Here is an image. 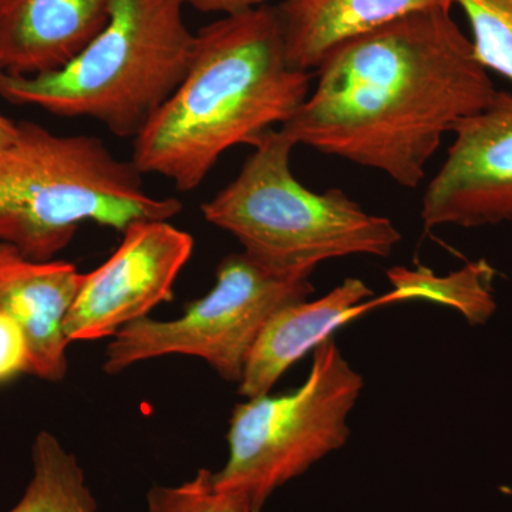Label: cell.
<instances>
[{
  "label": "cell",
  "instance_id": "15",
  "mask_svg": "<svg viewBox=\"0 0 512 512\" xmlns=\"http://www.w3.org/2000/svg\"><path fill=\"white\" fill-rule=\"evenodd\" d=\"M33 474L25 493L8 512H96L97 501L74 454L49 431L32 446Z\"/></svg>",
  "mask_w": 512,
  "mask_h": 512
},
{
  "label": "cell",
  "instance_id": "17",
  "mask_svg": "<svg viewBox=\"0 0 512 512\" xmlns=\"http://www.w3.org/2000/svg\"><path fill=\"white\" fill-rule=\"evenodd\" d=\"M144 512H252V507L247 495L218 488L214 471L200 468L183 484L151 488Z\"/></svg>",
  "mask_w": 512,
  "mask_h": 512
},
{
  "label": "cell",
  "instance_id": "3",
  "mask_svg": "<svg viewBox=\"0 0 512 512\" xmlns=\"http://www.w3.org/2000/svg\"><path fill=\"white\" fill-rule=\"evenodd\" d=\"M181 211L177 198L151 195L133 161L111 153L99 137L20 121L18 137L0 150V242L30 259L52 261L84 222L123 232Z\"/></svg>",
  "mask_w": 512,
  "mask_h": 512
},
{
  "label": "cell",
  "instance_id": "7",
  "mask_svg": "<svg viewBox=\"0 0 512 512\" xmlns=\"http://www.w3.org/2000/svg\"><path fill=\"white\" fill-rule=\"evenodd\" d=\"M309 279L279 278L259 268L244 252L229 255L217 269L207 295L171 320L143 318L124 326L107 346L104 372L167 355L200 357L228 382L244 375L248 357L268 320L285 306L306 301Z\"/></svg>",
  "mask_w": 512,
  "mask_h": 512
},
{
  "label": "cell",
  "instance_id": "14",
  "mask_svg": "<svg viewBox=\"0 0 512 512\" xmlns=\"http://www.w3.org/2000/svg\"><path fill=\"white\" fill-rule=\"evenodd\" d=\"M393 285L392 303L429 301L454 309L470 325H484L497 311L495 271L485 259L470 262L456 272L439 276L426 266L407 269L394 266L386 272Z\"/></svg>",
  "mask_w": 512,
  "mask_h": 512
},
{
  "label": "cell",
  "instance_id": "10",
  "mask_svg": "<svg viewBox=\"0 0 512 512\" xmlns=\"http://www.w3.org/2000/svg\"><path fill=\"white\" fill-rule=\"evenodd\" d=\"M83 274L66 261H36L0 242V312L22 326L30 349V375L60 382L67 375L64 319Z\"/></svg>",
  "mask_w": 512,
  "mask_h": 512
},
{
  "label": "cell",
  "instance_id": "9",
  "mask_svg": "<svg viewBox=\"0 0 512 512\" xmlns=\"http://www.w3.org/2000/svg\"><path fill=\"white\" fill-rule=\"evenodd\" d=\"M451 133L446 161L424 192V228L512 222V94L497 90Z\"/></svg>",
  "mask_w": 512,
  "mask_h": 512
},
{
  "label": "cell",
  "instance_id": "8",
  "mask_svg": "<svg viewBox=\"0 0 512 512\" xmlns=\"http://www.w3.org/2000/svg\"><path fill=\"white\" fill-rule=\"evenodd\" d=\"M121 234L110 258L83 274L64 319L70 343L113 338L124 326L147 318L160 303L171 301L175 281L194 251V238L170 221H137Z\"/></svg>",
  "mask_w": 512,
  "mask_h": 512
},
{
  "label": "cell",
  "instance_id": "5",
  "mask_svg": "<svg viewBox=\"0 0 512 512\" xmlns=\"http://www.w3.org/2000/svg\"><path fill=\"white\" fill-rule=\"evenodd\" d=\"M296 144L271 128L234 180L202 204L205 220L238 239L259 268L309 279L316 266L350 255H392L402 241L392 221L369 214L342 190L303 187L291 168Z\"/></svg>",
  "mask_w": 512,
  "mask_h": 512
},
{
  "label": "cell",
  "instance_id": "2",
  "mask_svg": "<svg viewBox=\"0 0 512 512\" xmlns=\"http://www.w3.org/2000/svg\"><path fill=\"white\" fill-rule=\"evenodd\" d=\"M312 77L289 66L276 8L224 15L195 33L188 72L134 138L131 161L143 175L195 190L222 154L288 123Z\"/></svg>",
  "mask_w": 512,
  "mask_h": 512
},
{
  "label": "cell",
  "instance_id": "6",
  "mask_svg": "<svg viewBox=\"0 0 512 512\" xmlns=\"http://www.w3.org/2000/svg\"><path fill=\"white\" fill-rule=\"evenodd\" d=\"M363 387L362 375L326 339L313 349L311 372L295 392L235 406L228 460L214 473L215 485L247 495L252 512H262L278 488L345 446Z\"/></svg>",
  "mask_w": 512,
  "mask_h": 512
},
{
  "label": "cell",
  "instance_id": "16",
  "mask_svg": "<svg viewBox=\"0 0 512 512\" xmlns=\"http://www.w3.org/2000/svg\"><path fill=\"white\" fill-rule=\"evenodd\" d=\"M471 29L474 55L485 70L512 83V0H453Z\"/></svg>",
  "mask_w": 512,
  "mask_h": 512
},
{
  "label": "cell",
  "instance_id": "4",
  "mask_svg": "<svg viewBox=\"0 0 512 512\" xmlns=\"http://www.w3.org/2000/svg\"><path fill=\"white\" fill-rule=\"evenodd\" d=\"M180 0H116L109 23L62 69L0 72V97L60 117L92 119L136 138L188 72L195 33Z\"/></svg>",
  "mask_w": 512,
  "mask_h": 512
},
{
  "label": "cell",
  "instance_id": "11",
  "mask_svg": "<svg viewBox=\"0 0 512 512\" xmlns=\"http://www.w3.org/2000/svg\"><path fill=\"white\" fill-rule=\"evenodd\" d=\"M386 305L387 293L373 298L365 282L348 278L316 301L306 299L279 309L256 340L239 380V394L247 400L269 394L298 360L333 338L336 330Z\"/></svg>",
  "mask_w": 512,
  "mask_h": 512
},
{
  "label": "cell",
  "instance_id": "19",
  "mask_svg": "<svg viewBox=\"0 0 512 512\" xmlns=\"http://www.w3.org/2000/svg\"><path fill=\"white\" fill-rule=\"evenodd\" d=\"M184 6H191L202 13H221L232 15L242 10L258 8L265 5L266 0H180Z\"/></svg>",
  "mask_w": 512,
  "mask_h": 512
},
{
  "label": "cell",
  "instance_id": "1",
  "mask_svg": "<svg viewBox=\"0 0 512 512\" xmlns=\"http://www.w3.org/2000/svg\"><path fill=\"white\" fill-rule=\"evenodd\" d=\"M453 6L417 10L340 46L281 130L296 146L419 187L444 134L497 93Z\"/></svg>",
  "mask_w": 512,
  "mask_h": 512
},
{
  "label": "cell",
  "instance_id": "18",
  "mask_svg": "<svg viewBox=\"0 0 512 512\" xmlns=\"http://www.w3.org/2000/svg\"><path fill=\"white\" fill-rule=\"evenodd\" d=\"M30 375V349L22 326L0 312V384Z\"/></svg>",
  "mask_w": 512,
  "mask_h": 512
},
{
  "label": "cell",
  "instance_id": "12",
  "mask_svg": "<svg viewBox=\"0 0 512 512\" xmlns=\"http://www.w3.org/2000/svg\"><path fill=\"white\" fill-rule=\"evenodd\" d=\"M116 0H0V72L62 69L109 23Z\"/></svg>",
  "mask_w": 512,
  "mask_h": 512
},
{
  "label": "cell",
  "instance_id": "20",
  "mask_svg": "<svg viewBox=\"0 0 512 512\" xmlns=\"http://www.w3.org/2000/svg\"><path fill=\"white\" fill-rule=\"evenodd\" d=\"M18 137V123L0 113V150L10 146Z\"/></svg>",
  "mask_w": 512,
  "mask_h": 512
},
{
  "label": "cell",
  "instance_id": "13",
  "mask_svg": "<svg viewBox=\"0 0 512 512\" xmlns=\"http://www.w3.org/2000/svg\"><path fill=\"white\" fill-rule=\"evenodd\" d=\"M446 2L453 0H284L276 12L289 66L315 74L340 46Z\"/></svg>",
  "mask_w": 512,
  "mask_h": 512
}]
</instances>
